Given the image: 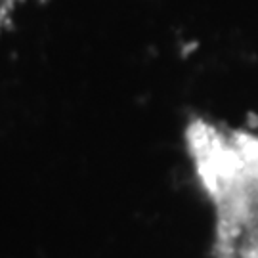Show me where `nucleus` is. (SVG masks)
<instances>
[{"label": "nucleus", "instance_id": "obj_1", "mask_svg": "<svg viewBox=\"0 0 258 258\" xmlns=\"http://www.w3.org/2000/svg\"><path fill=\"white\" fill-rule=\"evenodd\" d=\"M185 148L211 205L214 258H258V136L195 120Z\"/></svg>", "mask_w": 258, "mask_h": 258}]
</instances>
